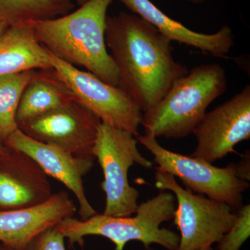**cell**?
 <instances>
[{
    "mask_svg": "<svg viewBox=\"0 0 250 250\" xmlns=\"http://www.w3.org/2000/svg\"><path fill=\"white\" fill-rule=\"evenodd\" d=\"M77 210L73 200L62 190L39 205L0 210V241L11 249L25 250L34 238Z\"/></svg>",
    "mask_w": 250,
    "mask_h": 250,
    "instance_id": "obj_12",
    "label": "cell"
},
{
    "mask_svg": "<svg viewBox=\"0 0 250 250\" xmlns=\"http://www.w3.org/2000/svg\"><path fill=\"white\" fill-rule=\"evenodd\" d=\"M74 100L71 92L53 67L34 70L18 104L16 113L18 127L34 117Z\"/></svg>",
    "mask_w": 250,
    "mask_h": 250,
    "instance_id": "obj_16",
    "label": "cell"
},
{
    "mask_svg": "<svg viewBox=\"0 0 250 250\" xmlns=\"http://www.w3.org/2000/svg\"><path fill=\"white\" fill-rule=\"evenodd\" d=\"M188 1H190V2L193 3V4H202L205 0H188Z\"/></svg>",
    "mask_w": 250,
    "mask_h": 250,
    "instance_id": "obj_24",
    "label": "cell"
},
{
    "mask_svg": "<svg viewBox=\"0 0 250 250\" xmlns=\"http://www.w3.org/2000/svg\"><path fill=\"white\" fill-rule=\"evenodd\" d=\"M7 149L8 147H6V146H5L4 145L0 143V155L4 154V153L6 152V150H7Z\"/></svg>",
    "mask_w": 250,
    "mask_h": 250,
    "instance_id": "obj_22",
    "label": "cell"
},
{
    "mask_svg": "<svg viewBox=\"0 0 250 250\" xmlns=\"http://www.w3.org/2000/svg\"><path fill=\"white\" fill-rule=\"evenodd\" d=\"M72 0H0V24L6 27L49 21L70 14Z\"/></svg>",
    "mask_w": 250,
    "mask_h": 250,
    "instance_id": "obj_17",
    "label": "cell"
},
{
    "mask_svg": "<svg viewBox=\"0 0 250 250\" xmlns=\"http://www.w3.org/2000/svg\"><path fill=\"white\" fill-rule=\"evenodd\" d=\"M52 195L48 176L30 156L9 147L0 155V210L33 207Z\"/></svg>",
    "mask_w": 250,
    "mask_h": 250,
    "instance_id": "obj_13",
    "label": "cell"
},
{
    "mask_svg": "<svg viewBox=\"0 0 250 250\" xmlns=\"http://www.w3.org/2000/svg\"><path fill=\"white\" fill-rule=\"evenodd\" d=\"M7 27L4 26V24H0V37H1V35L5 32V31L7 29Z\"/></svg>",
    "mask_w": 250,
    "mask_h": 250,
    "instance_id": "obj_23",
    "label": "cell"
},
{
    "mask_svg": "<svg viewBox=\"0 0 250 250\" xmlns=\"http://www.w3.org/2000/svg\"><path fill=\"white\" fill-rule=\"evenodd\" d=\"M105 41L119 72L118 87L143 112L188 72L172 57V41L137 15L107 16Z\"/></svg>",
    "mask_w": 250,
    "mask_h": 250,
    "instance_id": "obj_1",
    "label": "cell"
},
{
    "mask_svg": "<svg viewBox=\"0 0 250 250\" xmlns=\"http://www.w3.org/2000/svg\"><path fill=\"white\" fill-rule=\"evenodd\" d=\"M34 70L0 76V143L18 129L16 113L23 90Z\"/></svg>",
    "mask_w": 250,
    "mask_h": 250,
    "instance_id": "obj_18",
    "label": "cell"
},
{
    "mask_svg": "<svg viewBox=\"0 0 250 250\" xmlns=\"http://www.w3.org/2000/svg\"><path fill=\"white\" fill-rule=\"evenodd\" d=\"M155 186L162 191L170 190L175 197L177 206L174 223L180 231L177 250L212 247L236 221L237 213L233 212L232 207L200 194L195 195L181 187L172 174L156 170Z\"/></svg>",
    "mask_w": 250,
    "mask_h": 250,
    "instance_id": "obj_6",
    "label": "cell"
},
{
    "mask_svg": "<svg viewBox=\"0 0 250 250\" xmlns=\"http://www.w3.org/2000/svg\"><path fill=\"white\" fill-rule=\"evenodd\" d=\"M226 72L219 64L193 67L174 82L159 103L143 114L145 134L184 139L192 134L207 108L227 89Z\"/></svg>",
    "mask_w": 250,
    "mask_h": 250,
    "instance_id": "obj_3",
    "label": "cell"
},
{
    "mask_svg": "<svg viewBox=\"0 0 250 250\" xmlns=\"http://www.w3.org/2000/svg\"><path fill=\"white\" fill-rule=\"evenodd\" d=\"M88 0H76L77 4L82 6V5L84 4L85 2H87Z\"/></svg>",
    "mask_w": 250,
    "mask_h": 250,
    "instance_id": "obj_25",
    "label": "cell"
},
{
    "mask_svg": "<svg viewBox=\"0 0 250 250\" xmlns=\"http://www.w3.org/2000/svg\"><path fill=\"white\" fill-rule=\"evenodd\" d=\"M136 139L154 156L156 170L177 177L190 191L225 202L233 208L243 206V194L250 183L238 177L236 164L219 167L199 158L171 152L152 135H138Z\"/></svg>",
    "mask_w": 250,
    "mask_h": 250,
    "instance_id": "obj_7",
    "label": "cell"
},
{
    "mask_svg": "<svg viewBox=\"0 0 250 250\" xmlns=\"http://www.w3.org/2000/svg\"><path fill=\"white\" fill-rule=\"evenodd\" d=\"M198 250H213V249L212 248V247H209V248H202V249Z\"/></svg>",
    "mask_w": 250,
    "mask_h": 250,
    "instance_id": "obj_26",
    "label": "cell"
},
{
    "mask_svg": "<svg viewBox=\"0 0 250 250\" xmlns=\"http://www.w3.org/2000/svg\"><path fill=\"white\" fill-rule=\"evenodd\" d=\"M176 208L174 194L161 191L139 205L134 217L97 213L86 220H79L72 216L64 219L56 227L72 245L82 244L85 236H100L113 242L116 250H124L126 243L134 241L141 242L146 248L156 244L168 250H177L179 235L161 228L163 223L173 218Z\"/></svg>",
    "mask_w": 250,
    "mask_h": 250,
    "instance_id": "obj_4",
    "label": "cell"
},
{
    "mask_svg": "<svg viewBox=\"0 0 250 250\" xmlns=\"http://www.w3.org/2000/svg\"><path fill=\"white\" fill-rule=\"evenodd\" d=\"M101 123L93 112L74 100L31 118L18 129L36 141L94 161L93 148Z\"/></svg>",
    "mask_w": 250,
    "mask_h": 250,
    "instance_id": "obj_9",
    "label": "cell"
},
{
    "mask_svg": "<svg viewBox=\"0 0 250 250\" xmlns=\"http://www.w3.org/2000/svg\"><path fill=\"white\" fill-rule=\"evenodd\" d=\"M111 2L88 0L62 17L31 24L41 45L54 57L74 66L84 67L100 80L118 86L119 72L105 41Z\"/></svg>",
    "mask_w": 250,
    "mask_h": 250,
    "instance_id": "obj_2",
    "label": "cell"
},
{
    "mask_svg": "<svg viewBox=\"0 0 250 250\" xmlns=\"http://www.w3.org/2000/svg\"><path fill=\"white\" fill-rule=\"evenodd\" d=\"M52 68L50 52L31 24L8 27L0 37V76Z\"/></svg>",
    "mask_w": 250,
    "mask_h": 250,
    "instance_id": "obj_15",
    "label": "cell"
},
{
    "mask_svg": "<svg viewBox=\"0 0 250 250\" xmlns=\"http://www.w3.org/2000/svg\"><path fill=\"white\" fill-rule=\"evenodd\" d=\"M0 250H14L11 249V248H9V247H8L7 249H6V250L0 249Z\"/></svg>",
    "mask_w": 250,
    "mask_h": 250,
    "instance_id": "obj_27",
    "label": "cell"
},
{
    "mask_svg": "<svg viewBox=\"0 0 250 250\" xmlns=\"http://www.w3.org/2000/svg\"><path fill=\"white\" fill-rule=\"evenodd\" d=\"M250 236V205L242 206L236 221L218 242L217 250H240Z\"/></svg>",
    "mask_w": 250,
    "mask_h": 250,
    "instance_id": "obj_19",
    "label": "cell"
},
{
    "mask_svg": "<svg viewBox=\"0 0 250 250\" xmlns=\"http://www.w3.org/2000/svg\"><path fill=\"white\" fill-rule=\"evenodd\" d=\"M4 145L30 156L48 177L65 185L76 197L81 220H86L98 213L88 202L83 182V177L91 170L94 161L36 141L19 129L10 135Z\"/></svg>",
    "mask_w": 250,
    "mask_h": 250,
    "instance_id": "obj_11",
    "label": "cell"
},
{
    "mask_svg": "<svg viewBox=\"0 0 250 250\" xmlns=\"http://www.w3.org/2000/svg\"><path fill=\"white\" fill-rule=\"evenodd\" d=\"M118 1L172 42L177 41L219 58H225L234 43L232 30L229 26H223L214 34L196 32L167 16L150 0Z\"/></svg>",
    "mask_w": 250,
    "mask_h": 250,
    "instance_id": "obj_14",
    "label": "cell"
},
{
    "mask_svg": "<svg viewBox=\"0 0 250 250\" xmlns=\"http://www.w3.org/2000/svg\"><path fill=\"white\" fill-rule=\"evenodd\" d=\"M25 250H66L65 237L54 227L34 238Z\"/></svg>",
    "mask_w": 250,
    "mask_h": 250,
    "instance_id": "obj_20",
    "label": "cell"
},
{
    "mask_svg": "<svg viewBox=\"0 0 250 250\" xmlns=\"http://www.w3.org/2000/svg\"><path fill=\"white\" fill-rule=\"evenodd\" d=\"M51 62L74 100L104 123L137 136L143 120L142 110L129 95L88 71L63 62L51 54Z\"/></svg>",
    "mask_w": 250,
    "mask_h": 250,
    "instance_id": "obj_8",
    "label": "cell"
},
{
    "mask_svg": "<svg viewBox=\"0 0 250 250\" xmlns=\"http://www.w3.org/2000/svg\"><path fill=\"white\" fill-rule=\"evenodd\" d=\"M250 152L248 151L242 158L241 160L238 164H236L238 177L246 182H250Z\"/></svg>",
    "mask_w": 250,
    "mask_h": 250,
    "instance_id": "obj_21",
    "label": "cell"
},
{
    "mask_svg": "<svg viewBox=\"0 0 250 250\" xmlns=\"http://www.w3.org/2000/svg\"><path fill=\"white\" fill-rule=\"evenodd\" d=\"M192 134L197 146L194 157L213 164L234 152L238 143L250 138V86L247 85L226 103L206 112Z\"/></svg>",
    "mask_w": 250,
    "mask_h": 250,
    "instance_id": "obj_10",
    "label": "cell"
},
{
    "mask_svg": "<svg viewBox=\"0 0 250 250\" xmlns=\"http://www.w3.org/2000/svg\"><path fill=\"white\" fill-rule=\"evenodd\" d=\"M135 137L128 131L104 123L99 126L93 153L104 177L101 184L106 195L103 214L131 216L138 209L139 192L130 185L128 172L134 164L151 168L153 164L139 152Z\"/></svg>",
    "mask_w": 250,
    "mask_h": 250,
    "instance_id": "obj_5",
    "label": "cell"
}]
</instances>
